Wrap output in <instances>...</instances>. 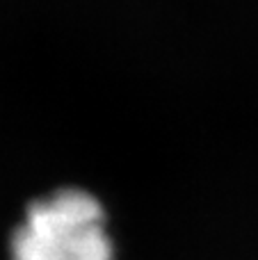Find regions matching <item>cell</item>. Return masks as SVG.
I'll return each instance as SVG.
<instances>
[{"label": "cell", "mask_w": 258, "mask_h": 260, "mask_svg": "<svg viewBox=\"0 0 258 260\" xmlns=\"http://www.w3.org/2000/svg\"><path fill=\"white\" fill-rule=\"evenodd\" d=\"M12 260H112L101 203L82 189L32 203L12 235Z\"/></svg>", "instance_id": "1"}]
</instances>
